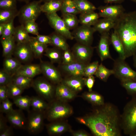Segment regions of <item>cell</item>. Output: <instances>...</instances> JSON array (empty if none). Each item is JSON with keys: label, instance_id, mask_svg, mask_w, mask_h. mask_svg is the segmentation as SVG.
Wrapping results in <instances>:
<instances>
[{"label": "cell", "instance_id": "25", "mask_svg": "<svg viewBox=\"0 0 136 136\" xmlns=\"http://www.w3.org/2000/svg\"><path fill=\"white\" fill-rule=\"evenodd\" d=\"M52 122L47 126V131L50 135L60 134L67 131L70 129L68 125L66 123L55 121Z\"/></svg>", "mask_w": 136, "mask_h": 136}, {"label": "cell", "instance_id": "36", "mask_svg": "<svg viewBox=\"0 0 136 136\" xmlns=\"http://www.w3.org/2000/svg\"><path fill=\"white\" fill-rule=\"evenodd\" d=\"M13 103L19 109L28 111L31 107V97L20 95L13 99Z\"/></svg>", "mask_w": 136, "mask_h": 136}, {"label": "cell", "instance_id": "18", "mask_svg": "<svg viewBox=\"0 0 136 136\" xmlns=\"http://www.w3.org/2000/svg\"><path fill=\"white\" fill-rule=\"evenodd\" d=\"M76 93L61 82L56 87L55 96L57 100L66 101L73 99Z\"/></svg>", "mask_w": 136, "mask_h": 136}, {"label": "cell", "instance_id": "10", "mask_svg": "<svg viewBox=\"0 0 136 136\" xmlns=\"http://www.w3.org/2000/svg\"><path fill=\"white\" fill-rule=\"evenodd\" d=\"M95 32L93 27L81 25L74 29L72 33L77 43L91 46L93 40V35Z\"/></svg>", "mask_w": 136, "mask_h": 136}, {"label": "cell", "instance_id": "3", "mask_svg": "<svg viewBox=\"0 0 136 136\" xmlns=\"http://www.w3.org/2000/svg\"><path fill=\"white\" fill-rule=\"evenodd\" d=\"M121 124L125 134L132 136L136 132V97H132L125 106L121 115Z\"/></svg>", "mask_w": 136, "mask_h": 136}, {"label": "cell", "instance_id": "41", "mask_svg": "<svg viewBox=\"0 0 136 136\" xmlns=\"http://www.w3.org/2000/svg\"><path fill=\"white\" fill-rule=\"evenodd\" d=\"M6 86L9 98L13 99L21 95L24 90L12 82Z\"/></svg>", "mask_w": 136, "mask_h": 136}, {"label": "cell", "instance_id": "39", "mask_svg": "<svg viewBox=\"0 0 136 136\" xmlns=\"http://www.w3.org/2000/svg\"><path fill=\"white\" fill-rule=\"evenodd\" d=\"M19 11L17 9L0 10V23H5L14 19L18 16Z\"/></svg>", "mask_w": 136, "mask_h": 136}, {"label": "cell", "instance_id": "46", "mask_svg": "<svg viewBox=\"0 0 136 136\" xmlns=\"http://www.w3.org/2000/svg\"><path fill=\"white\" fill-rule=\"evenodd\" d=\"M63 51L62 64H68L76 61L72 51L69 49Z\"/></svg>", "mask_w": 136, "mask_h": 136}, {"label": "cell", "instance_id": "26", "mask_svg": "<svg viewBox=\"0 0 136 136\" xmlns=\"http://www.w3.org/2000/svg\"><path fill=\"white\" fill-rule=\"evenodd\" d=\"M110 42L118 53L119 58L125 60L126 58L122 42L116 33L114 31L110 36Z\"/></svg>", "mask_w": 136, "mask_h": 136}, {"label": "cell", "instance_id": "22", "mask_svg": "<svg viewBox=\"0 0 136 136\" xmlns=\"http://www.w3.org/2000/svg\"><path fill=\"white\" fill-rule=\"evenodd\" d=\"M114 21L108 18H103L98 19L93 26L95 31H97L101 34L108 32L110 30L113 28L115 24Z\"/></svg>", "mask_w": 136, "mask_h": 136}, {"label": "cell", "instance_id": "7", "mask_svg": "<svg viewBox=\"0 0 136 136\" xmlns=\"http://www.w3.org/2000/svg\"><path fill=\"white\" fill-rule=\"evenodd\" d=\"M41 2L40 0L27 3L19 11L18 16L22 24L27 21H35L42 12Z\"/></svg>", "mask_w": 136, "mask_h": 136}, {"label": "cell", "instance_id": "52", "mask_svg": "<svg viewBox=\"0 0 136 136\" xmlns=\"http://www.w3.org/2000/svg\"><path fill=\"white\" fill-rule=\"evenodd\" d=\"M95 81V78L93 76L85 78V85L87 88L88 91H92Z\"/></svg>", "mask_w": 136, "mask_h": 136}, {"label": "cell", "instance_id": "29", "mask_svg": "<svg viewBox=\"0 0 136 136\" xmlns=\"http://www.w3.org/2000/svg\"><path fill=\"white\" fill-rule=\"evenodd\" d=\"M13 36L17 43L29 42L31 37L23 24L15 27Z\"/></svg>", "mask_w": 136, "mask_h": 136}, {"label": "cell", "instance_id": "6", "mask_svg": "<svg viewBox=\"0 0 136 136\" xmlns=\"http://www.w3.org/2000/svg\"><path fill=\"white\" fill-rule=\"evenodd\" d=\"M114 75L120 81H136V71L132 70L125 60L118 58L114 60Z\"/></svg>", "mask_w": 136, "mask_h": 136}, {"label": "cell", "instance_id": "57", "mask_svg": "<svg viewBox=\"0 0 136 136\" xmlns=\"http://www.w3.org/2000/svg\"><path fill=\"white\" fill-rule=\"evenodd\" d=\"M5 23H0V36L3 34L5 29Z\"/></svg>", "mask_w": 136, "mask_h": 136}, {"label": "cell", "instance_id": "21", "mask_svg": "<svg viewBox=\"0 0 136 136\" xmlns=\"http://www.w3.org/2000/svg\"><path fill=\"white\" fill-rule=\"evenodd\" d=\"M21 63L15 57H13L12 56L6 57L3 62V69L13 76L22 65Z\"/></svg>", "mask_w": 136, "mask_h": 136}, {"label": "cell", "instance_id": "61", "mask_svg": "<svg viewBox=\"0 0 136 136\" xmlns=\"http://www.w3.org/2000/svg\"><path fill=\"white\" fill-rule=\"evenodd\" d=\"M131 0L134 2L136 3V0Z\"/></svg>", "mask_w": 136, "mask_h": 136}, {"label": "cell", "instance_id": "50", "mask_svg": "<svg viewBox=\"0 0 136 136\" xmlns=\"http://www.w3.org/2000/svg\"><path fill=\"white\" fill-rule=\"evenodd\" d=\"M36 38L40 43L46 45L51 44V38L49 36L38 35Z\"/></svg>", "mask_w": 136, "mask_h": 136}, {"label": "cell", "instance_id": "23", "mask_svg": "<svg viewBox=\"0 0 136 136\" xmlns=\"http://www.w3.org/2000/svg\"><path fill=\"white\" fill-rule=\"evenodd\" d=\"M16 42L13 35L1 40L3 48V56L5 58L12 56L16 46Z\"/></svg>", "mask_w": 136, "mask_h": 136}, {"label": "cell", "instance_id": "15", "mask_svg": "<svg viewBox=\"0 0 136 136\" xmlns=\"http://www.w3.org/2000/svg\"><path fill=\"white\" fill-rule=\"evenodd\" d=\"M22 110L13 109L6 114L7 121L13 127L19 129H26L27 119Z\"/></svg>", "mask_w": 136, "mask_h": 136}, {"label": "cell", "instance_id": "4", "mask_svg": "<svg viewBox=\"0 0 136 136\" xmlns=\"http://www.w3.org/2000/svg\"><path fill=\"white\" fill-rule=\"evenodd\" d=\"M72 109L68 105L57 101H51L44 112L45 117L49 121H56L71 115Z\"/></svg>", "mask_w": 136, "mask_h": 136}, {"label": "cell", "instance_id": "37", "mask_svg": "<svg viewBox=\"0 0 136 136\" xmlns=\"http://www.w3.org/2000/svg\"><path fill=\"white\" fill-rule=\"evenodd\" d=\"M62 14H72L76 15L80 14L73 0H63L60 10Z\"/></svg>", "mask_w": 136, "mask_h": 136}, {"label": "cell", "instance_id": "34", "mask_svg": "<svg viewBox=\"0 0 136 136\" xmlns=\"http://www.w3.org/2000/svg\"><path fill=\"white\" fill-rule=\"evenodd\" d=\"M80 14L86 13L94 11L96 8L87 0H73Z\"/></svg>", "mask_w": 136, "mask_h": 136}, {"label": "cell", "instance_id": "43", "mask_svg": "<svg viewBox=\"0 0 136 136\" xmlns=\"http://www.w3.org/2000/svg\"><path fill=\"white\" fill-rule=\"evenodd\" d=\"M99 64L98 62L96 61L86 65L84 70V77H87L94 75Z\"/></svg>", "mask_w": 136, "mask_h": 136}, {"label": "cell", "instance_id": "9", "mask_svg": "<svg viewBox=\"0 0 136 136\" xmlns=\"http://www.w3.org/2000/svg\"><path fill=\"white\" fill-rule=\"evenodd\" d=\"M46 15L50 24L56 32L66 39L70 40L74 39L72 32L67 27L62 18L58 15L56 12L46 14Z\"/></svg>", "mask_w": 136, "mask_h": 136}, {"label": "cell", "instance_id": "27", "mask_svg": "<svg viewBox=\"0 0 136 136\" xmlns=\"http://www.w3.org/2000/svg\"><path fill=\"white\" fill-rule=\"evenodd\" d=\"M62 2L63 0H54L45 2L41 6L42 12L46 14L56 12L60 10Z\"/></svg>", "mask_w": 136, "mask_h": 136}, {"label": "cell", "instance_id": "1", "mask_svg": "<svg viewBox=\"0 0 136 136\" xmlns=\"http://www.w3.org/2000/svg\"><path fill=\"white\" fill-rule=\"evenodd\" d=\"M99 107L93 113L84 117V125L96 136H120L121 115L118 109L109 103Z\"/></svg>", "mask_w": 136, "mask_h": 136}, {"label": "cell", "instance_id": "56", "mask_svg": "<svg viewBox=\"0 0 136 136\" xmlns=\"http://www.w3.org/2000/svg\"><path fill=\"white\" fill-rule=\"evenodd\" d=\"M124 0H104V2L106 4L119 3L122 2Z\"/></svg>", "mask_w": 136, "mask_h": 136}, {"label": "cell", "instance_id": "47", "mask_svg": "<svg viewBox=\"0 0 136 136\" xmlns=\"http://www.w3.org/2000/svg\"><path fill=\"white\" fill-rule=\"evenodd\" d=\"M13 76L3 69L0 70V86H7L12 82Z\"/></svg>", "mask_w": 136, "mask_h": 136}, {"label": "cell", "instance_id": "62", "mask_svg": "<svg viewBox=\"0 0 136 136\" xmlns=\"http://www.w3.org/2000/svg\"><path fill=\"white\" fill-rule=\"evenodd\" d=\"M132 136H136V132Z\"/></svg>", "mask_w": 136, "mask_h": 136}, {"label": "cell", "instance_id": "16", "mask_svg": "<svg viewBox=\"0 0 136 136\" xmlns=\"http://www.w3.org/2000/svg\"><path fill=\"white\" fill-rule=\"evenodd\" d=\"M101 35L97 47V51L100 59L102 61L108 59L113 60L109 51L110 40L109 32Z\"/></svg>", "mask_w": 136, "mask_h": 136}, {"label": "cell", "instance_id": "13", "mask_svg": "<svg viewBox=\"0 0 136 136\" xmlns=\"http://www.w3.org/2000/svg\"><path fill=\"white\" fill-rule=\"evenodd\" d=\"M100 17L112 19L116 21L125 12L121 5L101 6L97 8Z\"/></svg>", "mask_w": 136, "mask_h": 136}, {"label": "cell", "instance_id": "17", "mask_svg": "<svg viewBox=\"0 0 136 136\" xmlns=\"http://www.w3.org/2000/svg\"><path fill=\"white\" fill-rule=\"evenodd\" d=\"M85 64L75 61L70 64L61 65V69L69 76L83 77H84Z\"/></svg>", "mask_w": 136, "mask_h": 136}, {"label": "cell", "instance_id": "32", "mask_svg": "<svg viewBox=\"0 0 136 136\" xmlns=\"http://www.w3.org/2000/svg\"><path fill=\"white\" fill-rule=\"evenodd\" d=\"M61 50L55 47L47 49L44 55L50 60L52 63H60L62 61V53Z\"/></svg>", "mask_w": 136, "mask_h": 136}, {"label": "cell", "instance_id": "35", "mask_svg": "<svg viewBox=\"0 0 136 136\" xmlns=\"http://www.w3.org/2000/svg\"><path fill=\"white\" fill-rule=\"evenodd\" d=\"M83 96L86 100L94 105L99 106L105 103L102 96L96 92L88 91L84 93Z\"/></svg>", "mask_w": 136, "mask_h": 136}, {"label": "cell", "instance_id": "30", "mask_svg": "<svg viewBox=\"0 0 136 136\" xmlns=\"http://www.w3.org/2000/svg\"><path fill=\"white\" fill-rule=\"evenodd\" d=\"M99 17L98 13L94 11L80 14L79 19V22L82 25L91 26L96 23Z\"/></svg>", "mask_w": 136, "mask_h": 136}, {"label": "cell", "instance_id": "11", "mask_svg": "<svg viewBox=\"0 0 136 136\" xmlns=\"http://www.w3.org/2000/svg\"><path fill=\"white\" fill-rule=\"evenodd\" d=\"M94 48L91 46H87L77 43L72 48V52L76 61L87 64L92 55Z\"/></svg>", "mask_w": 136, "mask_h": 136}, {"label": "cell", "instance_id": "38", "mask_svg": "<svg viewBox=\"0 0 136 136\" xmlns=\"http://www.w3.org/2000/svg\"><path fill=\"white\" fill-rule=\"evenodd\" d=\"M113 69H109L107 68L102 63L99 64L97 71L94 75L100 80L106 82L109 77L114 75Z\"/></svg>", "mask_w": 136, "mask_h": 136}, {"label": "cell", "instance_id": "44", "mask_svg": "<svg viewBox=\"0 0 136 136\" xmlns=\"http://www.w3.org/2000/svg\"><path fill=\"white\" fill-rule=\"evenodd\" d=\"M14 19H13L5 23L4 30L1 36L0 40L6 39L13 35L15 28L14 25Z\"/></svg>", "mask_w": 136, "mask_h": 136}, {"label": "cell", "instance_id": "53", "mask_svg": "<svg viewBox=\"0 0 136 136\" xmlns=\"http://www.w3.org/2000/svg\"><path fill=\"white\" fill-rule=\"evenodd\" d=\"M7 120L3 113H1L0 115V134L3 132L8 127L7 124Z\"/></svg>", "mask_w": 136, "mask_h": 136}, {"label": "cell", "instance_id": "40", "mask_svg": "<svg viewBox=\"0 0 136 136\" xmlns=\"http://www.w3.org/2000/svg\"><path fill=\"white\" fill-rule=\"evenodd\" d=\"M62 19L66 25L70 30L74 29L78 26L79 23L76 15L72 14H62Z\"/></svg>", "mask_w": 136, "mask_h": 136}, {"label": "cell", "instance_id": "24", "mask_svg": "<svg viewBox=\"0 0 136 136\" xmlns=\"http://www.w3.org/2000/svg\"><path fill=\"white\" fill-rule=\"evenodd\" d=\"M34 57L40 59L48 48V45L40 42L36 37H31L29 42Z\"/></svg>", "mask_w": 136, "mask_h": 136}, {"label": "cell", "instance_id": "5", "mask_svg": "<svg viewBox=\"0 0 136 136\" xmlns=\"http://www.w3.org/2000/svg\"><path fill=\"white\" fill-rule=\"evenodd\" d=\"M53 84L42 77L33 80L32 87L44 99L52 101L55 95V87Z\"/></svg>", "mask_w": 136, "mask_h": 136}, {"label": "cell", "instance_id": "60", "mask_svg": "<svg viewBox=\"0 0 136 136\" xmlns=\"http://www.w3.org/2000/svg\"><path fill=\"white\" fill-rule=\"evenodd\" d=\"M20 1L28 3L29 0H18Z\"/></svg>", "mask_w": 136, "mask_h": 136}, {"label": "cell", "instance_id": "19", "mask_svg": "<svg viewBox=\"0 0 136 136\" xmlns=\"http://www.w3.org/2000/svg\"><path fill=\"white\" fill-rule=\"evenodd\" d=\"M85 80L83 77L69 76L61 82L76 93L82 90L85 85Z\"/></svg>", "mask_w": 136, "mask_h": 136}, {"label": "cell", "instance_id": "49", "mask_svg": "<svg viewBox=\"0 0 136 136\" xmlns=\"http://www.w3.org/2000/svg\"><path fill=\"white\" fill-rule=\"evenodd\" d=\"M13 104L9 98L0 103V111L1 113L6 114L13 109Z\"/></svg>", "mask_w": 136, "mask_h": 136}, {"label": "cell", "instance_id": "48", "mask_svg": "<svg viewBox=\"0 0 136 136\" xmlns=\"http://www.w3.org/2000/svg\"><path fill=\"white\" fill-rule=\"evenodd\" d=\"M0 8L3 10L16 9V0H0Z\"/></svg>", "mask_w": 136, "mask_h": 136}, {"label": "cell", "instance_id": "2", "mask_svg": "<svg viewBox=\"0 0 136 136\" xmlns=\"http://www.w3.org/2000/svg\"><path fill=\"white\" fill-rule=\"evenodd\" d=\"M123 44L126 58L136 52V11L124 12L113 28Z\"/></svg>", "mask_w": 136, "mask_h": 136}, {"label": "cell", "instance_id": "58", "mask_svg": "<svg viewBox=\"0 0 136 136\" xmlns=\"http://www.w3.org/2000/svg\"><path fill=\"white\" fill-rule=\"evenodd\" d=\"M133 65L136 69V52L133 56Z\"/></svg>", "mask_w": 136, "mask_h": 136}, {"label": "cell", "instance_id": "59", "mask_svg": "<svg viewBox=\"0 0 136 136\" xmlns=\"http://www.w3.org/2000/svg\"><path fill=\"white\" fill-rule=\"evenodd\" d=\"M41 1L44 2V3L48 2L54 0H40Z\"/></svg>", "mask_w": 136, "mask_h": 136}, {"label": "cell", "instance_id": "55", "mask_svg": "<svg viewBox=\"0 0 136 136\" xmlns=\"http://www.w3.org/2000/svg\"><path fill=\"white\" fill-rule=\"evenodd\" d=\"M72 134L74 136H87L88 134L86 132L82 131H78L72 132Z\"/></svg>", "mask_w": 136, "mask_h": 136}, {"label": "cell", "instance_id": "20", "mask_svg": "<svg viewBox=\"0 0 136 136\" xmlns=\"http://www.w3.org/2000/svg\"><path fill=\"white\" fill-rule=\"evenodd\" d=\"M41 73L39 64L27 63L22 64L15 74L22 75L33 78Z\"/></svg>", "mask_w": 136, "mask_h": 136}, {"label": "cell", "instance_id": "42", "mask_svg": "<svg viewBox=\"0 0 136 136\" xmlns=\"http://www.w3.org/2000/svg\"><path fill=\"white\" fill-rule=\"evenodd\" d=\"M121 83L129 95L132 97H136V81L127 80L121 81Z\"/></svg>", "mask_w": 136, "mask_h": 136}, {"label": "cell", "instance_id": "54", "mask_svg": "<svg viewBox=\"0 0 136 136\" xmlns=\"http://www.w3.org/2000/svg\"><path fill=\"white\" fill-rule=\"evenodd\" d=\"M12 129L11 127H8L3 132L0 134V136H10L13 134Z\"/></svg>", "mask_w": 136, "mask_h": 136}, {"label": "cell", "instance_id": "51", "mask_svg": "<svg viewBox=\"0 0 136 136\" xmlns=\"http://www.w3.org/2000/svg\"><path fill=\"white\" fill-rule=\"evenodd\" d=\"M9 98L6 86H0V103Z\"/></svg>", "mask_w": 136, "mask_h": 136}, {"label": "cell", "instance_id": "8", "mask_svg": "<svg viewBox=\"0 0 136 136\" xmlns=\"http://www.w3.org/2000/svg\"><path fill=\"white\" fill-rule=\"evenodd\" d=\"M28 112L26 129L30 134L39 133L42 130L45 117L44 112H38L33 110Z\"/></svg>", "mask_w": 136, "mask_h": 136}, {"label": "cell", "instance_id": "14", "mask_svg": "<svg viewBox=\"0 0 136 136\" xmlns=\"http://www.w3.org/2000/svg\"><path fill=\"white\" fill-rule=\"evenodd\" d=\"M13 54L21 63L26 64L31 61L34 57L29 42L17 43Z\"/></svg>", "mask_w": 136, "mask_h": 136}, {"label": "cell", "instance_id": "33", "mask_svg": "<svg viewBox=\"0 0 136 136\" xmlns=\"http://www.w3.org/2000/svg\"><path fill=\"white\" fill-rule=\"evenodd\" d=\"M49 106L44 99L39 96L31 97V106L35 111L45 112Z\"/></svg>", "mask_w": 136, "mask_h": 136}, {"label": "cell", "instance_id": "45", "mask_svg": "<svg viewBox=\"0 0 136 136\" xmlns=\"http://www.w3.org/2000/svg\"><path fill=\"white\" fill-rule=\"evenodd\" d=\"M23 24L25 28L28 33L37 36L39 35L38 27L34 21H29Z\"/></svg>", "mask_w": 136, "mask_h": 136}, {"label": "cell", "instance_id": "12", "mask_svg": "<svg viewBox=\"0 0 136 136\" xmlns=\"http://www.w3.org/2000/svg\"><path fill=\"white\" fill-rule=\"evenodd\" d=\"M41 73L53 84L61 82L62 80L60 71L51 62L41 60L39 64Z\"/></svg>", "mask_w": 136, "mask_h": 136}, {"label": "cell", "instance_id": "28", "mask_svg": "<svg viewBox=\"0 0 136 136\" xmlns=\"http://www.w3.org/2000/svg\"><path fill=\"white\" fill-rule=\"evenodd\" d=\"M51 40V45L54 47L63 51L69 49L66 39L55 31L49 35Z\"/></svg>", "mask_w": 136, "mask_h": 136}, {"label": "cell", "instance_id": "31", "mask_svg": "<svg viewBox=\"0 0 136 136\" xmlns=\"http://www.w3.org/2000/svg\"><path fill=\"white\" fill-rule=\"evenodd\" d=\"M33 79L26 76L15 74L13 76L12 82L24 90L32 86Z\"/></svg>", "mask_w": 136, "mask_h": 136}]
</instances>
